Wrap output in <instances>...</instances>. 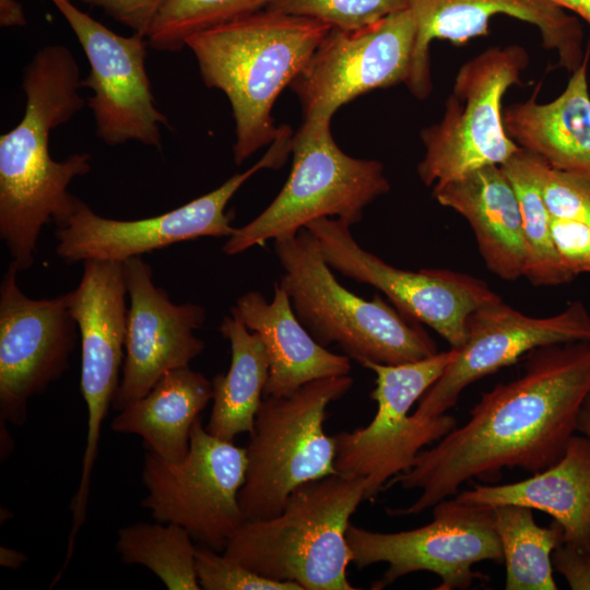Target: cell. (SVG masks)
<instances>
[{"instance_id": "obj_1", "label": "cell", "mask_w": 590, "mask_h": 590, "mask_svg": "<svg viewBox=\"0 0 590 590\" xmlns=\"http://www.w3.org/2000/svg\"><path fill=\"white\" fill-rule=\"evenodd\" d=\"M527 356L519 377L484 392L462 426L388 484L420 489L410 506L387 509L389 516L418 515L473 479L496 480L515 468L535 473L562 458L590 393V342L547 345Z\"/></svg>"}, {"instance_id": "obj_2", "label": "cell", "mask_w": 590, "mask_h": 590, "mask_svg": "<svg viewBox=\"0 0 590 590\" xmlns=\"http://www.w3.org/2000/svg\"><path fill=\"white\" fill-rule=\"evenodd\" d=\"M78 61L62 45L42 47L24 70L26 96L20 122L0 137V238L11 264L32 268L44 226L72 209L71 181L91 170V155L51 157L50 133L78 114L85 101Z\"/></svg>"}, {"instance_id": "obj_3", "label": "cell", "mask_w": 590, "mask_h": 590, "mask_svg": "<svg viewBox=\"0 0 590 590\" xmlns=\"http://www.w3.org/2000/svg\"><path fill=\"white\" fill-rule=\"evenodd\" d=\"M331 26L314 19L261 10L187 38L208 87L228 98L237 165L271 144L280 132L271 110L304 69Z\"/></svg>"}, {"instance_id": "obj_4", "label": "cell", "mask_w": 590, "mask_h": 590, "mask_svg": "<svg viewBox=\"0 0 590 590\" xmlns=\"http://www.w3.org/2000/svg\"><path fill=\"white\" fill-rule=\"evenodd\" d=\"M365 477L331 474L307 482L274 517L245 520L223 553L266 578L303 590H355L347 578L350 518L366 500Z\"/></svg>"}, {"instance_id": "obj_5", "label": "cell", "mask_w": 590, "mask_h": 590, "mask_svg": "<svg viewBox=\"0 0 590 590\" xmlns=\"http://www.w3.org/2000/svg\"><path fill=\"white\" fill-rule=\"evenodd\" d=\"M274 251L282 267L278 282L311 337L322 346L337 343L363 367L399 365L427 358L437 344L418 322L378 294L366 300L342 286L306 227L279 238Z\"/></svg>"}, {"instance_id": "obj_6", "label": "cell", "mask_w": 590, "mask_h": 590, "mask_svg": "<svg viewBox=\"0 0 590 590\" xmlns=\"http://www.w3.org/2000/svg\"><path fill=\"white\" fill-rule=\"evenodd\" d=\"M353 386L349 375L309 381L290 394L263 396L247 449L238 495L245 520L278 516L298 486L335 474L333 436L323 430L328 405Z\"/></svg>"}, {"instance_id": "obj_7", "label": "cell", "mask_w": 590, "mask_h": 590, "mask_svg": "<svg viewBox=\"0 0 590 590\" xmlns=\"http://www.w3.org/2000/svg\"><path fill=\"white\" fill-rule=\"evenodd\" d=\"M330 121L304 120L292 138L293 164L285 185L257 217L227 237L225 255L294 236L322 217L337 216L352 226L369 203L390 190L382 164L345 154L332 138Z\"/></svg>"}, {"instance_id": "obj_8", "label": "cell", "mask_w": 590, "mask_h": 590, "mask_svg": "<svg viewBox=\"0 0 590 590\" xmlns=\"http://www.w3.org/2000/svg\"><path fill=\"white\" fill-rule=\"evenodd\" d=\"M457 352L450 347L416 362L364 366L376 375V387L370 392L377 403L376 414L368 425L341 432L333 439L337 472L365 477L366 500H374L396 476L414 464L425 447L457 427L456 417L447 413L430 417L410 414L413 404L439 379Z\"/></svg>"}, {"instance_id": "obj_9", "label": "cell", "mask_w": 590, "mask_h": 590, "mask_svg": "<svg viewBox=\"0 0 590 590\" xmlns=\"http://www.w3.org/2000/svg\"><path fill=\"white\" fill-rule=\"evenodd\" d=\"M528 60L524 48L510 45L487 49L460 68L441 120L421 133L425 153L417 175L426 186L502 165L520 150L505 130L502 102L520 83Z\"/></svg>"}, {"instance_id": "obj_10", "label": "cell", "mask_w": 590, "mask_h": 590, "mask_svg": "<svg viewBox=\"0 0 590 590\" xmlns=\"http://www.w3.org/2000/svg\"><path fill=\"white\" fill-rule=\"evenodd\" d=\"M293 133L281 126L268 152L249 169L219 188L166 213L132 221L97 214L75 198L71 211L56 223V253L66 263L86 260L123 262L170 245L200 237H229L236 231L225 209L237 190L263 168H279L291 152Z\"/></svg>"}, {"instance_id": "obj_11", "label": "cell", "mask_w": 590, "mask_h": 590, "mask_svg": "<svg viewBox=\"0 0 590 590\" xmlns=\"http://www.w3.org/2000/svg\"><path fill=\"white\" fill-rule=\"evenodd\" d=\"M247 471V449L211 435L194 422L187 456L170 462L146 452L142 507L162 523L186 529L193 540L223 552L245 521L238 495Z\"/></svg>"}, {"instance_id": "obj_12", "label": "cell", "mask_w": 590, "mask_h": 590, "mask_svg": "<svg viewBox=\"0 0 590 590\" xmlns=\"http://www.w3.org/2000/svg\"><path fill=\"white\" fill-rule=\"evenodd\" d=\"M346 541L357 568L386 563L387 569L371 585L381 590L416 571L439 577L437 590L468 589L485 576L473 566L485 560L502 563L503 547L491 507L447 498L433 507V520L399 532H376L350 523Z\"/></svg>"}, {"instance_id": "obj_13", "label": "cell", "mask_w": 590, "mask_h": 590, "mask_svg": "<svg viewBox=\"0 0 590 590\" xmlns=\"http://www.w3.org/2000/svg\"><path fill=\"white\" fill-rule=\"evenodd\" d=\"M306 228L317 238L331 269L379 290L402 315L428 326L450 347L463 344L473 311L502 298L486 282L467 273L448 269L414 272L388 264L362 248L351 226L339 219H318Z\"/></svg>"}, {"instance_id": "obj_14", "label": "cell", "mask_w": 590, "mask_h": 590, "mask_svg": "<svg viewBox=\"0 0 590 590\" xmlns=\"http://www.w3.org/2000/svg\"><path fill=\"white\" fill-rule=\"evenodd\" d=\"M83 266L78 286L67 293L80 334V389L87 409L81 477L70 504L74 531L85 522L102 425L121 378L128 315L122 262L86 260Z\"/></svg>"}, {"instance_id": "obj_15", "label": "cell", "mask_w": 590, "mask_h": 590, "mask_svg": "<svg viewBox=\"0 0 590 590\" xmlns=\"http://www.w3.org/2000/svg\"><path fill=\"white\" fill-rule=\"evenodd\" d=\"M75 34L90 64L81 87L91 88L87 105L96 135L107 145L128 141L162 149V127L168 118L158 110L146 72L149 42L141 34H116L82 12L70 0H50Z\"/></svg>"}, {"instance_id": "obj_16", "label": "cell", "mask_w": 590, "mask_h": 590, "mask_svg": "<svg viewBox=\"0 0 590 590\" xmlns=\"http://www.w3.org/2000/svg\"><path fill=\"white\" fill-rule=\"evenodd\" d=\"M416 23L408 8L359 30L331 28L291 83L305 119L331 120L353 98L405 83Z\"/></svg>"}, {"instance_id": "obj_17", "label": "cell", "mask_w": 590, "mask_h": 590, "mask_svg": "<svg viewBox=\"0 0 590 590\" xmlns=\"http://www.w3.org/2000/svg\"><path fill=\"white\" fill-rule=\"evenodd\" d=\"M10 263L0 284V420L21 426L28 402L69 367L78 340L68 294L34 299Z\"/></svg>"}, {"instance_id": "obj_18", "label": "cell", "mask_w": 590, "mask_h": 590, "mask_svg": "<svg viewBox=\"0 0 590 590\" xmlns=\"http://www.w3.org/2000/svg\"><path fill=\"white\" fill-rule=\"evenodd\" d=\"M582 341L590 342V314L581 302L547 317L528 316L502 298L488 303L470 315L465 340L455 359L423 394L413 413L421 417L444 414L457 404L467 387L533 350Z\"/></svg>"}, {"instance_id": "obj_19", "label": "cell", "mask_w": 590, "mask_h": 590, "mask_svg": "<svg viewBox=\"0 0 590 590\" xmlns=\"http://www.w3.org/2000/svg\"><path fill=\"white\" fill-rule=\"evenodd\" d=\"M130 305L125 361L113 408L122 410L145 396L168 371L189 366L205 343L196 337L206 319L203 306L176 304L156 286L141 256L122 262Z\"/></svg>"}, {"instance_id": "obj_20", "label": "cell", "mask_w": 590, "mask_h": 590, "mask_svg": "<svg viewBox=\"0 0 590 590\" xmlns=\"http://www.w3.org/2000/svg\"><path fill=\"white\" fill-rule=\"evenodd\" d=\"M416 38L409 78L410 92L420 99L432 91L429 46L433 39L464 44L488 34L489 20L505 14L534 25L542 45L558 56V64L575 71L586 59L583 33L574 15L550 0H410Z\"/></svg>"}, {"instance_id": "obj_21", "label": "cell", "mask_w": 590, "mask_h": 590, "mask_svg": "<svg viewBox=\"0 0 590 590\" xmlns=\"http://www.w3.org/2000/svg\"><path fill=\"white\" fill-rule=\"evenodd\" d=\"M231 315L263 343L269 362L263 396H286L309 381L351 371L347 355L328 351L300 323L278 282L271 302L260 292L250 291L238 297Z\"/></svg>"}, {"instance_id": "obj_22", "label": "cell", "mask_w": 590, "mask_h": 590, "mask_svg": "<svg viewBox=\"0 0 590 590\" xmlns=\"http://www.w3.org/2000/svg\"><path fill=\"white\" fill-rule=\"evenodd\" d=\"M455 498L494 507L520 505L552 516L563 529V544L590 550V439L574 435L562 458L531 477L507 484H474Z\"/></svg>"}, {"instance_id": "obj_23", "label": "cell", "mask_w": 590, "mask_h": 590, "mask_svg": "<svg viewBox=\"0 0 590 590\" xmlns=\"http://www.w3.org/2000/svg\"><path fill=\"white\" fill-rule=\"evenodd\" d=\"M433 194L468 221L488 271L505 281L523 278L526 246L519 203L499 165L435 185Z\"/></svg>"}, {"instance_id": "obj_24", "label": "cell", "mask_w": 590, "mask_h": 590, "mask_svg": "<svg viewBox=\"0 0 590 590\" xmlns=\"http://www.w3.org/2000/svg\"><path fill=\"white\" fill-rule=\"evenodd\" d=\"M588 54L562 94L540 104L535 97L503 109L507 134L550 166L590 178Z\"/></svg>"}, {"instance_id": "obj_25", "label": "cell", "mask_w": 590, "mask_h": 590, "mask_svg": "<svg viewBox=\"0 0 590 590\" xmlns=\"http://www.w3.org/2000/svg\"><path fill=\"white\" fill-rule=\"evenodd\" d=\"M212 401V381L189 366L166 373L142 398L111 421L116 433L141 437L148 452L181 461L190 447L191 429Z\"/></svg>"}, {"instance_id": "obj_26", "label": "cell", "mask_w": 590, "mask_h": 590, "mask_svg": "<svg viewBox=\"0 0 590 590\" xmlns=\"http://www.w3.org/2000/svg\"><path fill=\"white\" fill-rule=\"evenodd\" d=\"M219 331L231 345V364L225 374L212 381V410L206 430L233 441L243 433L251 434L269 377V362L259 335L237 317H224Z\"/></svg>"}, {"instance_id": "obj_27", "label": "cell", "mask_w": 590, "mask_h": 590, "mask_svg": "<svg viewBox=\"0 0 590 590\" xmlns=\"http://www.w3.org/2000/svg\"><path fill=\"white\" fill-rule=\"evenodd\" d=\"M542 158L520 148L499 165L516 192L526 246L523 278L533 286H559L574 280L557 253L551 228V214L540 185Z\"/></svg>"}, {"instance_id": "obj_28", "label": "cell", "mask_w": 590, "mask_h": 590, "mask_svg": "<svg viewBox=\"0 0 590 590\" xmlns=\"http://www.w3.org/2000/svg\"><path fill=\"white\" fill-rule=\"evenodd\" d=\"M506 566V590H556L553 552L563 544V529L553 520L541 527L531 508L520 505L492 507Z\"/></svg>"}, {"instance_id": "obj_29", "label": "cell", "mask_w": 590, "mask_h": 590, "mask_svg": "<svg viewBox=\"0 0 590 590\" xmlns=\"http://www.w3.org/2000/svg\"><path fill=\"white\" fill-rule=\"evenodd\" d=\"M192 540L175 523H134L119 530L116 550L123 563L143 565L169 590H199Z\"/></svg>"}, {"instance_id": "obj_30", "label": "cell", "mask_w": 590, "mask_h": 590, "mask_svg": "<svg viewBox=\"0 0 590 590\" xmlns=\"http://www.w3.org/2000/svg\"><path fill=\"white\" fill-rule=\"evenodd\" d=\"M272 0H166L149 34L158 51H178L191 35L261 10Z\"/></svg>"}, {"instance_id": "obj_31", "label": "cell", "mask_w": 590, "mask_h": 590, "mask_svg": "<svg viewBox=\"0 0 590 590\" xmlns=\"http://www.w3.org/2000/svg\"><path fill=\"white\" fill-rule=\"evenodd\" d=\"M410 0H272L266 10L304 16L331 28L354 31L409 8Z\"/></svg>"}, {"instance_id": "obj_32", "label": "cell", "mask_w": 590, "mask_h": 590, "mask_svg": "<svg viewBox=\"0 0 590 590\" xmlns=\"http://www.w3.org/2000/svg\"><path fill=\"white\" fill-rule=\"evenodd\" d=\"M196 571L204 590H303L290 581L266 578L208 546L197 547Z\"/></svg>"}, {"instance_id": "obj_33", "label": "cell", "mask_w": 590, "mask_h": 590, "mask_svg": "<svg viewBox=\"0 0 590 590\" xmlns=\"http://www.w3.org/2000/svg\"><path fill=\"white\" fill-rule=\"evenodd\" d=\"M540 185L551 216L590 226V178L554 168L542 158Z\"/></svg>"}, {"instance_id": "obj_34", "label": "cell", "mask_w": 590, "mask_h": 590, "mask_svg": "<svg viewBox=\"0 0 590 590\" xmlns=\"http://www.w3.org/2000/svg\"><path fill=\"white\" fill-rule=\"evenodd\" d=\"M551 228L557 253L566 270L574 276L590 273V226L552 216Z\"/></svg>"}, {"instance_id": "obj_35", "label": "cell", "mask_w": 590, "mask_h": 590, "mask_svg": "<svg viewBox=\"0 0 590 590\" xmlns=\"http://www.w3.org/2000/svg\"><path fill=\"white\" fill-rule=\"evenodd\" d=\"M102 9L116 22L129 27L133 33L148 34L166 0H70Z\"/></svg>"}, {"instance_id": "obj_36", "label": "cell", "mask_w": 590, "mask_h": 590, "mask_svg": "<svg viewBox=\"0 0 590 590\" xmlns=\"http://www.w3.org/2000/svg\"><path fill=\"white\" fill-rule=\"evenodd\" d=\"M554 570L573 590H590V550L560 544L552 555Z\"/></svg>"}, {"instance_id": "obj_37", "label": "cell", "mask_w": 590, "mask_h": 590, "mask_svg": "<svg viewBox=\"0 0 590 590\" xmlns=\"http://www.w3.org/2000/svg\"><path fill=\"white\" fill-rule=\"evenodd\" d=\"M26 24L23 5L16 0H0V25L2 27Z\"/></svg>"}, {"instance_id": "obj_38", "label": "cell", "mask_w": 590, "mask_h": 590, "mask_svg": "<svg viewBox=\"0 0 590 590\" xmlns=\"http://www.w3.org/2000/svg\"><path fill=\"white\" fill-rule=\"evenodd\" d=\"M563 9H567L583 19L590 26V0H550Z\"/></svg>"}, {"instance_id": "obj_39", "label": "cell", "mask_w": 590, "mask_h": 590, "mask_svg": "<svg viewBox=\"0 0 590 590\" xmlns=\"http://www.w3.org/2000/svg\"><path fill=\"white\" fill-rule=\"evenodd\" d=\"M26 560H27V557L22 552L1 546L0 548L1 566L11 568V569H17V568H21Z\"/></svg>"}, {"instance_id": "obj_40", "label": "cell", "mask_w": 590, "mask_h": 590, "mask_svg": "<svg viewBox=\"0 0 590 590\" xmlns=\"http://www.w3.org/2000/svg\"><path fill=\"white\" fill-rule=\"evenodd\" d=\"M577 432L590 439V393L580 409L577 421Z\"/></svg>"}]
</instances>
